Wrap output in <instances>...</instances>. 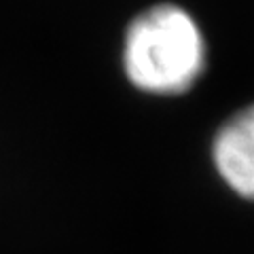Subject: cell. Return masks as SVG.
<instances>
[{"mask_svg": "<svg viewBox=\"0 0 254 254\" xmlns=\"http://www.w3.org/2000/svg\"><path fill=\"white\" fill-rule=\"evenodd\" d=\"M123 70L129 83L153 95H178L205 70V41L190 15L159 4L129 23L123 41Z\"/></svg>", "mask_w": 254, "mask_h": 254, "instance_id": "1", "label": "cell"}, {"mask_svg": "<svg viewBox=\"0 0 254 254\" xmlns=\"http://www.w3.org/2000/svg\"><path fill=\"white\" fill-rule=\"evenodd\" d=\"M212 157L229 189L254 201V104L220 127L214 138Z\"/></svg>", "mask_w": 254, "mask_h": 254, "instance_id": "2", "label": "cell"}]
</instances>
